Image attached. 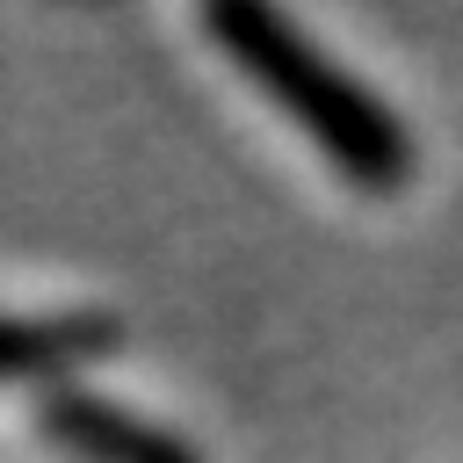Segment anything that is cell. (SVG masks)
I'll use <instances>...</instances> for the list:
<instances>
[{"instance_id":"cell-1","label":"cell","mask_w":463,"mask_h":463,"mask_svg":"<svg viewBox=\"0 0 463 463\" xmlns=\"http://www.w3.org/2000/svg\"><path fill=\"white\" fill-rule=\"evenodd\" d=\"M210 36L224 43V58L354 181V188H398L412 174V145L398 130V116L362 87L347 80L318 43H304L275 7H210L203 14Z\"/></svg>"},{"instance_id":"cell-3","label":"cell","mask_w":463,"mask_h":463,"mask_svg":"<svg viewBox=\"0 0 463 463\" xmlns=\"http://www.w3.org/2000/svg\"><path fill=\"white\" fill-rule=\"evenodd\" d=\"M109 340V318H22V311H0V383L7 376H51L80 354H94Z\"/></svg>"},{"instance_id":"cell-2","label":"cell","mask_w":463,"mask_h":463,"mask_svg":"<svg viewBox=\"0 0 463 463\" xmlns=\"http://www.w3.org/2000/svg\"><path fill=\"white\" fill-rule=\"evenodd\" d=\"M43 420H51V434H58L80 463H195L174 434L116 412L109 398H72V391H58Z\"/></svg>"}]
</instances>
